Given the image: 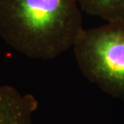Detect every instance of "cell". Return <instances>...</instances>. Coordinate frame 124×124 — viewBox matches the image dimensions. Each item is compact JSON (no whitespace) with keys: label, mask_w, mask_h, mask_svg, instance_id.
I'll list each match as a JSON object with an SVG mask.
<instances>
[{"label":"cell","mask_w":124,"mask_h":124,"mask_svg":"<svg viewBox=\"0 0 124 124\" xmlns=\"http://www.w3.org/2000/svg\"><path fill=\"white\" fill-rule=\"evenodd\" d=\"M81 11L78 0H0V36L24 56L54 59L83 30Z\"/></svg>","instance_id":"6da1fadb"},{"label":"cell","mask_w":124,"mask_h":124,"mask_svg":"<svg viewBox=\"0 0 124 124\" xmlns=\"http://www.w3.org/2000/svg\"><path fill=\"white\" fill-rule=\"evenodd\" d=\"M73 48L83 75L104 93L124 99V20L83 28Z\"/></svg>","instance_id":"7a4b0ae2"},{"label":"cell","mask_w":124,"mask_h":124,"mask_svg":"<svg viewBox=\"0 0 124 124\" xmlns=\"http://www.w3.org/2000/svg\"><path fill=\"white\" fill-rule=\"evenodd\" d=\"M36 99L10 85H0V124H33Z\"/></svg>","instance_id":"3957f363"},{"label":"cell","mask_w":124,"mask_h":124,"mask_svg":"<svg viewBox=\"0 0 124 124\" xmlns=\"http://www.w3.org/2000/svg\"><path fill=\"white\" fill-rule=\"evenodd\" d=\"M81 11L106 22L124 20V0H78Z\"/></svg>","instance_id":"277c9868"}]
</instances>
